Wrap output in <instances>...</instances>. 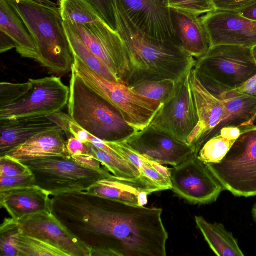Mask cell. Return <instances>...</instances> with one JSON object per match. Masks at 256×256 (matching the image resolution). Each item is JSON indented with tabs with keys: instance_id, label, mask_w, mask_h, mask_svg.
<instances>
[{
	"instance_id": "3957f363",
	"label": "cell",
	"mask_w": 256,
	"mask_h": 256,
	"mask_svg": "<svg viewBox=\"0 0 256 256\" xmlns=\"http://www.w3.org/2000/svg\"><path fill=\"white\" fill-rule=\"evenodd\" d=\"M22 20L36 46L37 62L52 73L71 72L74 56L59 8L34 0H5Z\"/></svg>"
},
{
	"instance_id": "7a4b0ae2",
	"label": "cell",
	"mask_w": 256,
	"mask_h": 256,
	"mask_svg": "<svg viewBox=\"0 0 256 256\" xmlns=\"http://www.w3.org/2000/svg\"><path fill=\"white\" fill-rule=\"evenodd\" d=\"M118 33L128 52L130 73L126 84L132 87L150 81H177L196 64L182 46L148 38L140 33L114 0Z\"/></svg>"
},
{
	"instance_id": "ffe728a7",
	"label": "cell",
	"mask_w": 256,
	"mask_h": 256,
	"mask_svg": "<svg viewBox=\"0 0 256 256\" xmlns=\"http://www.w3.org/2000/svg\"><path fill=\"white\" fill-rule=\"evenodd\" d=\"M51 194L34 185L0 192V206L17 221L30 215L52 212Z\"/></svg>"
},
{
	"instance_id": "5bb4252c",
	"label": "cell",
	"mask_w": 256,
	"mask_h": 256,
	"mask_svg": "<svg viewBox=\"0 0 256 256\" xmlns=\"http://www.w3.org/2000/svg\"><path fill=\"white\" fill-rule=\"evenodd\" d=\"M190 82L198 120L186 144L195 146L199 152L209 138L228 126L230 116L223 102L202 83L194 67L190 72Z\"/></svg>"
},
{
	"instance_id": "277c9868",
	"label": "cell",
	"mask_w": 256,
	"mask_h": 256,
	"mask_svg": "<svg viewBox=\"0 0 256 256\" xmlns=\"http://www.w3.org/2000/svg\"><path fill=\"white\" fill-rule=\"evenodd\" d=\"M70 90L68 115L92 136L106 142H121L138 134L112 104L84 82L72 66Z\"/></svg>"
},
{
	"instance_id": "7402d4cb",
	"label": "cell",
	"mask_w": 256,
	"mask_h": 256,
	"mask_svg": "<svg viewBox=\"0 0 256 256\" xmlns=\"http://www.w3.org/2000/svg\"><path fill=\"white\" fill-rule=\"evenodd\" d=\"M172 20L182 48L197 59L211 47L208 32L199 15L170 8Z\"/></svg>"
},
{
	"instance_id": "30bf717a",
	"label": "cell",
	"mask_w": 256,
	"mask_h": 256,
	"mask_svg": "<svg viewBox=\"0 0 256 256\" xmlns=\"http://www.w3.org/2000/svg\"><path fill=\"white\" fill-rule=\"evenodd\" d=\"M198 74L232 88L239 87L256 74V63L251 48L218 45L210 48L196 60Z\"/></svg>"
},
{
	"instance_id": "e575fe53",
	"label": "cell",
	"mask_w": 256,
	"mask_h": 256,
	"mask_svg": "<svg viewBox=\"0 0 256 256\" xmlns=\"http://www.w3.org/2000/svg\"><path fill=\"white\" fill-rule=\"evenodd\" d=\"M98 13L104 21L118 32V25L113 0H86Z\"/></svg>"
},
{
	"instance_id": "cb8c5ba5",
	"label": "cell",
	"mask_w": 256,
	"mask_h": 256,
	"mask_svg": "<svg viewBox=\"0 0 256 256\" xmlns=\"http://www.w3.org/2000/svg\"><path fill=\"white\" fill-rule=\"evenodd\" d=\"M0 30L14 41L16 51L22 57L37 60L38 51L32 36L5 0H0Z\"/></svg>"
},
{
	"instance_id": "60d3db41",
	"label": "cell",
	"mask_w": 256,
	"mask_h": 256,
	"mask_svg": "<svg viewBox=\"0 0 256 256\" xmlns=\"http://www.w3.org/2000/svg\"><path fill=\"white\" fill-rule=\"evenodd\" d=\"M234 89L240 93L256 97V74Z\"/></svg>"
},
{
	"instance_id": "ac0fdd59",
	"label": "cell",
	"mask_w": 256,
	"mask_h": 256,
	"mask_svg": "<svg viewBox=\"0 0 256 256\" xmlns=\"http://www.w3.org/2000/svg\"><path fill=\"white\" fill-rule=\"evenodd\" d=\"M162 190H164L162 187L141 174L129 178L112 175L98 181L83 192L130 204L144 206L148 202V195Z\"/></svg>"
},
{
	"instance_id": "ab89813d",
	"label": "cell",
	"mask_w": 256,
	"mask_h": 256,
	"mask_svg": "<svg viewBox=\"0 0 256 256\" xmlns=\"http://www.w3.org/2000/svg\"><path fill=\"white\" fill-rule=\"evenodd\" d=\"M74 161L79 164L92 170L100 171L104 170L101 162L91 154H84L78 156H71Z\"/></svg>"
},
{
	"instance_id": "484cf974",
	"label": "cell",
	"mask_w": 256,
	"mask_h": 256,
	"mask_svg": "<svg viewBox=\"0 0 256 256\" xmlns=\"http://www.w3.org/2000/svg\"><path fill=\"white\" fill-rule=\"evenodd\" d=\"M243 132L241 126L222 128L204 144L198 153V158L206 164L220 162Z\"/></svg>"
},
{
	"instance_id": "8d00e7d4",
	"label": "cell",
	"mask_w": 256,
	"mask_h": 256,
	"mask_svg": "<svg viewBox=\"0 0 256 256\" xmlns=\"http://www.w3.org/2000/svg\"><path fill=\"white\" fill-rule=\"evenodd\" d=\"M35 185L32 173L14 176H0V192Z\"/></svg>"
},
{
	"instance_id": "f35d334b",
	"label": "cell",
	"mask_w": 256,
	"mask_h": 256,
	"mask_svg": "<svg viewBox=\"0 0 256 256\" xmlns=\"http://www.w3.org/2000/svg\"><path fill=\"white\" fill-rule=\"evenodd\" d=\"M66 148L70 156L90 154L87 145L72 136L67 140Z\"/></svg>"
},
{
	"instance_id": "9c48e42d",
	"label": "cell",
	"mask_w": 256,
	"mask_h": 256,
	"mask_svg": "<svg viewBox=\"0 0 256 256\" xmlns=\"http://www.w3.org/2000/svg\"><path fill=\"white\" fill-rule=\"evenodd\" d=\"M192 68L175 82L169 96L148 129L164 133L186 144L198 120L190 82Z\"/></svg>"
},
{
	"instance_id": "7c38bea8",
	"label": "cell",
	"mask_w": 256,
	"mask_h": 256,
	"mask_svg": "<svg viewBox=\"0 0 256 256\" xmlns=\"http://www.w3.org/2000/svg\"><path fill=\"white\" fill-rule=\"evenodd\" d=\"M170 180L172 190L193 204L214 202L224 190L196 153L171 168Z\"/></svg>"
},
{
	"instance_id": "f6af8a7d",
	"label": "cell",
	"mask_w": 256,
	"mask_h": 256,
	"mask_svg": "<svg viewBox=\"0 0 256 256\" xmlns=\"http://www.w3.org/2000/svg\"><path fill=\"white\" fill-rule=\"evenodd\" d=\"M252 214L254 220L256 222V202L252 207Z\"/></svg>"
},
{
	"instance_id": "83f0119b",
	"label": "cell",
	"mask_w": 256,
	"mask_h": 256,
	"mask_svg": "<svg viewBox=\"0 0 256 256\" xmlns=\"http://www.w3.org/2000/svg\"><path fill=\"white\" fill-rule=\"evenodd\" d=\"M59 8L64 21L88 24L103 20L86 0H60Z\"/></svg>"
},
{
	"instance_id": "d6a6232c",
	"label": "cell",
	"mask_w": 256,
	"mask_h": 256,
	"mask_svg": "<svg viewBox=\"0 0 256 256\" xmlns=\"http://www.w3.org/2000/svg\"><path fill=\"white\" fill-rule=\"evenodd\" d=\"M168 8L188 12L198 15L216 10L212 0H164Z\"/></svg>"
},
{
	"instance_id": "f1b7e54d",
	"label": "cell",
	"mask_w": 256,
	"mask_h": 256,
	"mask_svg": "<svg viewBox=\"0 0 256 256\" xmlns=\"http://www.w3.org/2000/svg\"><path fill=\"white\" fill-rule=\"evenodd\" d=\"M89 154L97 158L114 176L122 178H134L140 175L139 170L125 159L112 156L90 142L86 144Z\"/></svg>"
},
{
	"instance_id": "8992f818",
	"label": "cell",
	"mask_w": 256,
	"mask_h": 256,
	"mask_svg": "<svg viewBox=\"0 0 256 256\" xmlns=\"http://www.w3.org/2000/svg\"><path fill=\"white\" fill-rule=\"evenodd\" d=\"M224 190L236 196H256V126L244 132L219 162L206 164Z\"/></svg>"
},
{
	"instance_id": "4dcf8cb0",
	"label": "cell",
	"mask_w": 256,
	"mask_h": 256,
	"mask_svg": "<svg viewBox=\"0 0 256 256\" xmlns=\"http://www.w3.org/2000/svg\"><path fill=\"white\" fill-rule=\"evenodd\" d=\"M21 230L18 221L6 218L0 226V256H19L18 240Z\"/></svg>"
},
{
	"instance_id": "2e32d148",
	"label": "cell",
	"mask_w": 256,
	"mask_h": 256,
	"mask_svg": "<svg viewBox=\"0 0 256 256\" xmlns=\"http://www.w3.org/2000/svg\"><path fill=\"white\" fill-rule=\"evenodd\" d=\"M18 222L22 234L46 242L70 256H90V250L52 212L30 215L19 220Z\"/></svg>"
},
{
	"instance_id": "1f68e13d",
	"label": "cell",
	"mask_w": 256,
	"mask_h": 256,
	"mask_svg": "<svg viewBox=\"0 0 256 256\" xmlns=\"http://www.w3.org/2000/svg\"><path fill=\"white\" fill-rule=\"evenodd\" d=\"M175 82L170 80L150 81L131 88L140 95L163 104L171 93Z\"/></svg>"
},
{
	"instance_id": "d4e9b609",
	"label": "cell",
	"mask_w": 256,
	"mask_h": 256,
	"mask_svg": "<svg viewBox=\"0 0 256 256\" xmlns=\"http://www.w3.org/2000/svg\"><path fill=\"white\" fill-rule=\"evenodd\" d=\"M195 221L210 248L217 256H244L237 240L223 224L210 222L201 216H196Z\"/></svg>"
},
{
	"instance_id": "603a6c76",
	"label": "cell",
	"mask_w": 256,
	"mask_h": 256,
	"mask_svg": "<svg viewBox=\"0 0 256 256\" xmlns=\"http://www.w3.org/2000/svg\"><path fill=\"white\" fill-rule=\"evenodd\" d=\"M60 126L48 117L0 120V156L42 132Z\"/></svg>"
},
{
	"instance_id": "d590c367",
	"label": "cell",
	"mask_w": 256,
	"mask_h": 256,
	"mask_svg": "<svg viewBox=\"0 0 256 256\" xmlns=\"http://www.w3.org/2000/svg\"><path fill=\"white\" fill-rule=\"evenodd\" d=\"M25 164L7 154L0 156V176H14L31 174Z\"/></svg>"
},
{
	"instance_id": "ee69618b",
	"label": "cell",
	"mask_w": 256,
	"mask_h": 256,
	"mask_svg": "<svg viewBox=\"0 0 256 256\" xmlns=\"http://www.w3.org/2000/svg\"><path fill=\"white\" fill-rule=\"evenodd\" d=\"M252 54L256 63V44L251 48Z\"/></svg>"
},
{
	"instance_id": "6da1fadb",
	"label": "cell",
	"mask_w": 256,
	"mask_h": 256,
	"mask_svg": "<svg viewBox=\"0 0 256 256\" xmlns=\"http://www.w3.org/2000/svg\"><path fill=\"white\" fill-rule=\"evenodd\" d=\"M162 210L80 192L66 214L68 228L90 256H166Z\"/></svg>"
},
{
	"instance_id": "f546056e",
	"label": "cell",
	"mask_w": 256,
	"mask_h": 256,
	"mask_svg": "<svg viewBox=\"0 0 256 256\" xmlns=\"http://www.w3.org/2000/svg\"><path fill=\"white\" fill-rule=\"evenodd\" d=\"M17 247L19 256H70L46 242L22 233L18 238Z\"/></svg>"
},
{
	"instance_id": "74e56055",
	"label": "cell",
	"mask_w": 256,
	"mask_h": 256,
	"mask_svg": "<svg viewBox=\"0 0 256 256\" xmlns=\"http://www.w3.org/2000/svg\"><path fill=\"white\" fill-rule=\"evenodd\" d=\"M256 0H212L217 10L237 12Z\"/></svg>"
},
{
	"instance_id": "4316f807",
	"label": "cell",
	"mask_w": 256,
	"mask_h": 256,
	"mask_svg": "<svg viewBox=\"0 0 256 256\" xmlns=\"http://www.w3.org/2000/svg\"><path fill=\"white\" fill-rule=\"evenodd\" d=\"M66 33L73 56H76L94 72L112 82H120L106 65L99 59L64 21Z\"/></svg>"
},
{
	"instance_id": "b9f144b4",
	"label": "cell",
	"mask_w": 256,
	"mask_h": 256,
	"mask_svg": "<svg viewBox=\"0 0 256 256\" xmlns=\"http://www.w3.org/2000/svg\"><path fill=\"white\" fill-rule=\"evenodd\" d=\"M16 48V46L14 41L0 30V52L2 54Z\"/></svg>"
},
{
	"instance_id": "9a60e30c",
	"label": "cell",
	"mask_w": 256,
	"mask_h": 256,
	"mask_svg": "<svg viewBox=\"0 0 256 256\" xmlns=\"http://www.w3.org/2000/svg\"><path fill=\"white\" fill-rule=\"evenodd\" d=\"M211 47L233 45L252 48L256 44V22L234 12L215 10L201 16Z\"/></svg>"
},
{
	"instance_id": "836d02e7",
	"label": "cell",
	"mask_w": 256,
	"mask_h": 256,
	"mask_svg": "<svg viewBox=\"0 0 256 256\" xmlns=\"http://www.w3.org/2000/svg\"><path fill=\"white\" fill-rule=\"evenodd\" d=\"M30 86L29 80L24 83L1 82L0 84V108L16 100L28 90Z\"/></svg>"
},
{
	"instance_id": "7bdbcfd3",
	"label": "cell",
	"mask_w": 256,
	"mask_h": 256,
	"mask_svg": "<svg viewBox=\"0 0 256 256\" xmlns=\"http://www.w3.org/2000/svg\"><path fill=\"white\" fill-rule=\"evenodd\" d=\"M236 12L245 18L256 22V0Z\"/></svg>"
},
{
	"instance_id": "4fadbf2b",
	"label": "cell",
	"mask_w": 256,
	"mask_h": 256,
	"mask_svg": "<svg viewBox=\"0 0 256 256\" xmlns=\"http://www.w3.org/2000/svg\"><path fill=\"white\" fill-rule=\"evenodd\" d=\"M114 0L146 36L181 46L174 26L170 10L164 5V0Z\"/></svg>"
},
{
	"instance_id": "44dd1931",
	"label": "cell",
	"mask_w": 256,
	"mask_h": 256,
	"mask_svg": "<svg viewBox=\"0 0 256 256\" xmlns=\"http://www.w3.org/2000/svg\"><path fill=\"white\" fill-rule=\"evenodd\" d=\"M66 135L64 130L57 126L34 136L6 154L21 162L70 156L66 148Z\"/></svg>"
},
{
	"instance_id": "5b68a950",
	"label": "cell",
	"mask_w": 256,
	"mask_h": 256,
	"mask_svg": "<svg viewBox=\"0 0 256 256\" xmlns=\"http://www.w3.org/2000/svg\"><path fill=\"white\" fill-rule=\"evenodd\" d=\"M72 66L90 88L112 104L136 132L148 129L163 104L146 98L122 82H110L74 56Z\"/></svg>"
},
{
	"instance_id": "e0dca14e",
	"label": "cell",
	"mask_w": 256,
	"mask_h": 256,
	"mask_svg": "<svg viewBox=\"0 0 256 256\" xmlns=\"http://www.w3.org/2000/svg\"><path fill=\"white\" fill-rule=\"evenodd\" d=\"M129 146L149 160L176 166L196 152L189 146L172 136L150 129L126 141Z\"/></svg>"
},
{
	"instance_id": "52a82bcc",
	"label": "cell",
	"mask_w": 256,
	"mask_h": 256,
	"mask_svg": "<svg viewBox=\"0 0 256 256\" xmlns=\"http://www.w3.org/2000/svg\"><path fill=\"white\" fill-rule=\"evenodd\" d=\"M30 169L35 185L51 196L84 192L98 181L112 176L107 170L100 171L83 166L70 156L22 162Z\"/></svg>"
},
{
	"instance_id": "8fae6325",
	"label": "cell",
	"mask_w": 256,
	"mask_h": 256,
	"mask_svg": "<svg viewBox=\"0 0 256 256\" xmlns=\"http://www.w3.org/2000/svg\"><path fill=\"white\" fill-rule=\"evenodd\" d=\"M88 48L126 84L130 73L128 50L120 34L103 20L88 24L65 21Z\"/></svg>"
},
{
	"instance_id": "ba28073f",
	"label": "cell",
	"mask_w": 256,
	"mask_h": 256,
	"mask_svg": "<svg viewBox=\"0 0 256 256\" xmlns=\"http://www.w3.org/2000/svg\"><path fill=\"white\" fill-rule=\"evenodd\" d=\"M28 90L14 102L0 108V120L48 117L68 104L70 88L59 77L30 78Z\"/></svg>"
},
{
	"instance_id": "d6986e66",
	"label": "cell",
	"mask_w": 256,
	"mask_h": 256,
	"mask_svg": "<svg viewBox=\"0 0 256 256\" xmlns=\"http://www.w3.org/2000/svg\"><path fill=\"white\" fill-rule=\"evenodd\" d=\"M206 89L224 104L230 117L228 126H254L256 120V97L245 94L200 74Z\"/></svg>"
}]
</instances>
